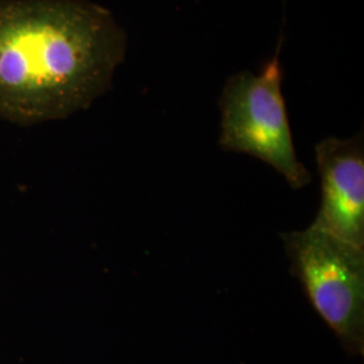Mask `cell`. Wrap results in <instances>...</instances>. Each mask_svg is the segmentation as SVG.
Masks as SVG:
<instances>
[{"label": "cell", "instance_id": "1", "mask_svg": "<svg viewBox=\"0 0 364 364\" xmlns=\"http://www.w3.org/2000/svg\"><path fill=\"white\" fill-rule=\"evenodd\" d=\"M127 37L88 0H0V117L65 119L109 90Z\"/></svg>", "mask_w": 364, "mask_h": 364}, {"label": "cell", "instance_id": "2", "mask_svg": "<svg viewBox=\"0 0 364 364\" xmlns=\"http://www.w3.org/2000/svg\"><path fill=\"white\" fill-rule=\"evenodd\" d=\"M281 46L282 41L258 75L243 70L227 80L219 99V146L258 158L284 176L293 189H301L312 181V174L299 162L293 144L282 95Z\"/></svg>", "mask_w": 364, "mask_h": 364}, {"label": "cell", "instance_id": "3", "mask_svg": "<svg viewBox=\"0 0 364 364\" xmlns=\"http://www.w3.org/2000/svg\"><path fill=\"white\" fill-rule=\"evenodd\" d=\"M290 273L344 348L364 351V248L316 227L282 235Z\"/></svg>", "mask_w": 364, "mask_h": 364}, {"label": "cell", "instance_id": "4", "mask_svg": "<svg viewBox=\"0 0 364 364\" xmlns=\"http://www.w3.org/2000/svg\"><path fill=\"white\" fill-rule=\"evenodd\" d=\"M321 204L313 227L364 248L363 135L326 138L316 146Z\"/></svg>", "mask_w": 364, "mask_h": 364}]
</instances>
